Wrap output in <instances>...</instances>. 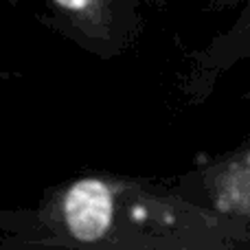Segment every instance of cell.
<instances>
[{"mask_svg": "<svg viewBox=\"0 0 250 250\" xmlns=\"http://www.w3.org/2000/svg\"><path fill=\"white\" fill-rule=\"evenodd\" d=\"M222 202H226L229 207L250 215V154L242 160V165L235 169L233 178L226 182Z\"/></svg>", "mask_w": 250, "mask_h": 250, "instance_id": "7a4b0ae2", "label": "cell"}, {"mask_svg": "<svg viewBox=\"0 0 250 250\" xmlns=\"http://www.w3.org/2000/svg\"><path fill=\"white\" fill-rule=\"evenodd\" d=\"M114 220V193L101 178H82L64 193V222L70 237L97 244Z\"/></svg>", "mask_w": 250, "mask_h": 250, "instance_id": "6da1fadb", "label": "cell"}]
</instances>
